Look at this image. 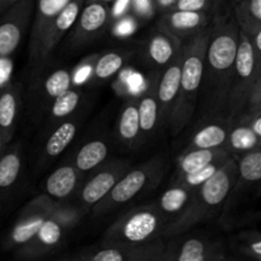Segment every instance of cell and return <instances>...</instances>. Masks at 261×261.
I'll return each instance as SVG.
<instances>
[{
  "label": "cell",
  "instance_id": "cell-1",
  "mask_svg": "<svg viewBox=\"0 0 261 261\" xmlns=\"http://www.w3.org/2000/svg\"><path fill=\"white\" fill-rule=\"evenodd\" d=\"M239 23L234 17L217 18L211 27L203 81L204 110L208 115L226 112L232 74L240 42Z\"/></svg>",
  "mask_w": 261,
  "mask_h": 261
},
{
  "label": "cell",
  "instance_id": "cell-2",
  "mask_svg": "<svg viewBox=\"0 0 261 261\" xmlns=\"http://www.w3.org/2000/svg\"><path fill=\"white\" fill-rule=\"evenodd\" d=\"M239 178V162L232 155L223 163L218 172L209 178L194 193L193 199L184 212L168 222L163 233L166 237H175L190 231L196 224L208 222L221 211L223 204L236 188Z\"/></svg>",
  "mask_w": 261,
  "mask_h": 261
},
{
  "label": "cell",
  "instance_id": "cell-3",
  "mask_svg": "<svg viewBox=\"0 0 261 261\" xmlns=\"http://www.w3.org/2000/svg\"><path fill=\"white\" fill-rule=\"evenodd\" d=\"M209 36H211V27L203 31L200 35L184 42L180 94L168 124L173 135H177L185 129L186 125L193 119V115L196 110L199 94L203 87Z\"/></svg>",
  "mask_w": 261,
  "mask_h": 261
},
{
  "label": "cell",
  "instance_id": "cell-4",
  "mask_svg": "<svg viewBox=\"0 0 261 261\" xmlns=\"http://www.w3.org/2000/svg\"><path fill=\"white\" fill-rule=\"evenodd\" d=\"M166 171L167 160L162 153L129 170L115 188L93 206V216H106L129 204L139 195L154 190L162 181Z\"/></svg>",
  "mask_w": 261,
  "mask_h": 261
},
{
  "label": "cell",
  "instance_id": "cell-5",
  "mask_svg": "<svg viewBox=\"0 0 261 261\" xmlns=\"http://www.w3.org/2000/svg\"><path fill=\"white\" fill-rule=\"evenodd\" d=\"M170 219L157 204L135 206L114 222L105 232L102 242L112 244H147L163 239Z\"/></svg>",
  "mask_w": 261,
  "mask_h": 261
},
{
  "label": "cell",
  "instance_id": "cell-6",
  "mask_svg": "<svg viewBox=\"0 0 261 261\" xmlns=\"http://www.w3.org/2000/svg\"><path fill=\"white\" fill-rule=\"evenodd\" d=\"M81 219V208L68 206L61 201L58 211L42 224L40 231L28 242L14 250L20 260H37L48 256L60 249L68 232Z\"/></svg>",
  "mask_w": 261,
  "mask_h": 261
},
{
  "label": "cell",
  "instance_id": "cell-7",
  "mask_svg": "<svg viewBox=\"0 0 261 261\" xmlns=\"http://www.w3.org/2000/svg\"><path fill=\"white\" fill-rule=\"evenodd\" d=\"M257 78L259 66L251 38L244 31H240L239 51L226 105L227 117L234 120L246 112Z\"/></svg>",
  "mask_w": 261,
  "mask_h": 261
},
{
  "label": "cell",
  "instance_id": "cell-8",
  "mask_svg": "<svg viewBox=\"0 0 261 261\" xmlns=\"http://www.w3.org/2000/svg\"><path fill=\"white\" fill-rule=\"evenodd\" d=\"M73 87V69L59 66L51 70H42L33 74L32 82L27 89L28 114L32 121L38 122L45 117L53 102L60 94Z\"/></svg>",
  "mask_w": 261,
  "mask_h": 261
},
{
  "label": "cell",
  "instance_id": "cell-9",
  "mask_svg": "<svg viewBox=\"0 0 261 261\" xmlns=\"http://www.w3.org/2000/svg\"><path fill=\"white\" fill-rule=\"evenodd\" d=\"M60 204L61 201L55 200L45 193L28 201L3 239V250L14 251L30 241L40 231L42 224L58 211Z\"/></svg>",
  "mask_w": 261,
  "mask_h": 261
},
{
  "label": "cell",
  "instance_id": "cell-10",
  "mask_svg": "<svg viewBox=\"0 0 261 261\" xmlns=\"http://www.w3.org/2000/svg\"><path fill=\"white\" fill-rule=\"evenodd\" d=\"M165 247L163 239L138 245L99 241L64 259L73 261H163Z\"/></svg>",
  "mask_w": 261,
  "mask_h": 261
},
{
  "label": "cell",
  "instance_id": "cell-11",
  "mask_svg": "<svg viewBox=\"0 0 261 261\" xmlns=\"http://www.w3.org/2000/svg\"><path fill=\"white\" fill-rule=\"evenodd\" d=\"M84 4H86V0H71L64 8L63 12L43 31L37 42L28 47V68L33 74L47 66L60 41L73 28Z\"/></svg>",
  "mask_w": 261,
  "mask_h": 261
},
{
  "label": "cell",
  "instance_id": "cell-12",
  "mask_svg": "<svg viewBox=\"0 0 261 261\" xmlns=\"http://www.w3.org/2000/svg\"><path fill=\"white\" fill-rule=\"evenodd\" d=\"M130 161L116 158L106 161L103 165L92 171V175L88 180L82 184L81 189L76 193L81 209L93 208L96 204H98L124 177L125 173L130 170Z\"/></svg>",
  "mask_w": 261,
  "mask_h": 261
},
{
  "label": "cell",
  "instance_id": "cell-13",
  "mask_svg": "<svg viewBox=\"0 0 261 261\" xmlns=\"http://www.w3.org/2000/svg\"><path fill=\"white\" fill-rule=\"evenodd\" d=\"M112 18V9L107 3H86L71 28V47L83 48L101 38L111 25Z\"/></svg>",
  "mask_w": 261,
  "mask_h": 261
},
{
  "label": "cell",
  "instance_id": "cell-14",
  "mask_svg": "<svg viewBox=\"0 0 261 261\" xmlns=\"http://www.w3.org/2000/svg\"><path fill=\"white\" fill-rule=\"evenodd\" d=\"M36 0H19L0 15V58L19 47L33 19Z\"/></svg>",
  "mask_w": 261,
  "mask_h": 261
},
{
  "label": "cell",
  "instance_id": "cell-15",
  "mask_svg": "<svg viewBox=\"0 0 261 261\" xmlns=\"http://www.w3.org/2000/svg\"><path fill=\"white\" fill-rule=\"evenodd\" d=\"M226 249L219 241L200 237H186L166 244L163 261H219L226 260Z\"/></svg>",
  "mask_w": 261,
  "mask_h": 261
},
{
  "label": "cell",
  "instance_id": "cell-16",
  "mask_svg": "<svg viewBox=\"0 0 261 261\" xmlns=\"http://www.w3.org/2000/svg\"><path fill=\"white\" fill-rule=\"evenodd\" d=\"M24 171V153L19 142L8 144L0 157V216L17 191Z\"/></svg>",
  "mask_w": 261,
  "mask_h": 261
},
{
  "label": "cell",
  "instance_id": "cell-17",
  "mask_svg": "<svg viewBox=\"0 0 261 261\" xmlns=\"http://www.w3.org/2000/svg\"><path fill=\"white\" fill-rule=\"evenodd\" d=\"M82 122H83V115L78 111L73 116L63 120L58 125L47 130V135L43 140L40 154H38L37 168L45 167L48 163L53 162L71 144L78 134Z\"/></svg>",
  "mask_w": 261,
  "mask_h": 261
},
{
  "label": "cell",
  "instance_id": "cell-18",
  "mask_svg": "<svg viewBox=\"0 0 261 261\" xmlns=\"http://www.w3.org/2000/svg\"><path fill=\"white\" fill-rule=\"evenodd\" d=\"M209 14L206 12L171 9L161 13L157 25L161 30L175 36L182 42L200 35L208 28Z\"/></svg>",
  "mask_w": 261,
  "mask_h": 261
},
{
  "label": "cell",
  "instance_id": "cell-19",
  "mask_svg": "<svg viewBox=\"0 0 261 261\" xmlns=\"http://www.w3.org/2000/svg\"><path fill=\"white\" fill-rule=\"evenodd\" d=\"M184 42L166 31L157 28L144 42V59L155 71H162L181 55Z\"/></svg>",
  "mask_w": 261,
  "mask_h": 261
},
{
  "label": "cell",
  "instance_id": "cell-20",
  "mask_svg": "<svg viewBox=\"0 0 261 261\" xmlns=\"http://www.w3.org/2000/svg\"><path fill=\"white\" fill-rule=\"evenodd\" d=\"M181 73H182V53L166 69L158 73L157 96L161 112V127L170 124L180 94Z\"/></svg>",
  "mask_w": 261,
  "mask_h": 261
},
{
  "label": "cell",
  "instance_id": "cell-21",
  "mask_svg": "<svg viewBox=\"0 0 261 261\" xmlns=\"http://www.w3.org/2000/svg\"><path fill=\"white\" fill-rule=\"evenodd\" d=\"M23 106V87L19 82H10L0 89V134L10 144L17 132Z\"/></svg>",
  "mask_w": 261,
  "mask_h": 261
},
{
  "label": "cell",
  "instance_id": "cell-22",
  "mask_svg": "<svg viewBox=\"0 0 261 261\" xmlns=\"http://www.w3.org/2000/svg\"><path fill=\"white\" fill-rule=\"evenodd\" d=\"M158 73L160 71H155L148 79L147 87L138 97V109H139L143 140H149L161 127V112L157 96Z\"/></svg>",
  "mask_w": 261,
  "mask_h": 261
},
{
  "label": "cell",
  "instance_id": "cell-23",
  "mask_svg": "<svg viewBox=\"0 0 261 261\" xmlns=\"http://www.w3.org/2000/svg\"><path fill=\"white\" fill-rule=\"evenodd\" d=\"M83 172L73 162L65 163L50 173L45 181V194L58 201H65L78 193L83 184Z\"/></svg>",
  "mask_w": 261,
  "mask_h": 261
},
{
  "label": "cell",
  "instance_id": "cell-24",
  "mask_svg": "<svg viewBox=\"0 0 261 261\" xmlns=\"http://www.w3.org/2000/svg\"><path fill=\"white\" fill-rule=\"evenodd\" d=\"M116 135L119 142L127 148H135L143 142L138 97H130L122 105L117 119Z\"/></svg>",
  "mask_w": 261,
  "mask_h": 261
},
{
  "label": "cell",
  "instance_id": "cell-25",
  "mask_svg": "<svg viewBox=\"0 0 261 261\" xmlns=\"http://www.w3.org/2000/svg\"><path fill=\"white\" fill-rule=\"evenodd\" d=\"M233 120L223 117L221 120H213L201 125L184 150L193 149H213V148H226L227 138Z\"/></svg>",
  "mask_w": 261,
  "mask_h": 261
},
{
  "label": "cell",
  "instance_id": "cell-26",
  "mask_svg": "<svg viewBox=\"0 0 261 261\" xmlns=\"http://www.w3.org/2000/svg\"><path fill=\"white\" fill-rule=\"evenodd\" d=\"M84 99V92L82 87L73 86L58 97L53 105L50 106L48 111L46 112L43 121H45L46 129L50 130L59 122L68 117L73 116L75 112L79 111L81 105Z\"/></svg>",
  "mask_w": 261,
  "mask_h": 261
},
{
  "label": "cell",
  "instance_id": "cell-27",
  "mask_svg": "<svg viewBox=\"0 0 261 261\" xmlns=\"http://www.w3.org/2000/svg\"><path fill=\"white\" fill-rule=\"evenodd\" d=\"M133 55L134 53L130 48H115L99 54L94 65L91 84H102L111 81L125 68Z\"/></svg>",
  "mask_w": 261,
  "mask_h": 261
},
{
  "label": "cell",
  "instance_id": "cell-28",
  "mask_svg": "<svg viewBox=\"0 0 261 261\" xmlns=\"http://www.w3.org/2000/svg\"><path fill=\"white\" fill-rule=\"evenodd\" d=\"M229 155L232 154L226 148L182 150L176 161V170L173 177L196 172L213 161L221 157H229Z\"/></svg>",
  "mask_w": 261,
  "mask_h": 261
},
{
  "label": "cell",
  "instance_id": "cell-29",
  "mask_svg": "<svg viewBox=\"0 0 261 261\" xmlns=\"http://www.w3.org/2000/svg\"><path fill=\"white\" fill-rule=\"evenodd\" d=\"M110 143L105 138H96L82 145L73 158V163L81 172H92L103 165L110 155Z\"/></svg>",
  "mask_w": 261,
  "mask_h": 261
},
{
  "label": "cell",
  "instance_id": "cell-30",
  "mask_svg": "<svg viewBox=\"0 0 261 261\" xmlns=\"http://www.w3.org/2000/svg\"><path fill=\"white\" fill-rule=\"evenodd\" d=\"M261 147V139L242 117L233 120L227 138L226 149L234 157Z\"/></svg>",
  "mask_w": 261,
  "mask_h": 261
},
{
  "label": "cell",
  "instance_id": "cell-31",
  "mask_svg": "<svg viewBox=\"0 0 261 261\" xmlns=\"http://www.w3.org/2000/svg\"><path fill=\"white\" fill-rule=\"evenodd\" d=\"M71 0H36L32 25H31L30 46L37 42L43 31L63 12Z\"/></svg>",
  "mask_w": 261,
  "mask_h": 261
},
{
  "label": "cell",
  "instance_id": "cell-32",
  "mask_svg": "<svg viewBox=\"0 0 261 261\" xmlns=\"http://www.w3.org/2000/svg\"><path fill=\"white\" fill-rule=\"evenodd\" d=\"M194 193L195 191L182 184L171 182L165 193L158 198V201L155 204L160 211L171 221L172 217L176 218L178 214L182 213L184 209L193 199Z\"/></svg>",
  "mask_w": 261,
  "mask_h": 261
},
{
  "label": "cell",
  "instance_id": "cell-33",
  "mask_svg": "<svg viewBox=\"0 0 261 261\" xmlns=\"http://www.w3.org/2000/svg\"><path fill=\"white\" fill-rule=\"evenodd\" d=\"M239 178L234 191L244 188L261 189V147L237 157Z\"/></svg>",
  "mask_w": 261,
  "mask_h": 261
},
{
  "label": "cell",
  "instance_id": "cell-34",
  "mask_svg": "<svg viewBox=\"0 0 261 261\" xmlns=\"http://www.w3.org/2000/svg\"><path fill=\"white\" fill-rule=\"evenodd\" d=\"M233 13L241 31L250 37L261 28V0H237Z\"/></svg>",
  "mask_w": 261,
  "mask_h": 261
},
{
  "label": "cell",
  "instance_id": "cell-35",
  "mask_svg": "<svg viewBox=\"0 0 261 261\" xmlns=\"http://www.w3.org/2000/svg\"><path fill=\"white\" fill-rule=\"evenodd\" d=\"M229 157H232V155H229ZM229 157L218 158V160L213 161V162L206 165L205 167L200 168V170L196 171V172L189 173V175L177 176V177H172L171 182L182 184V185L188 186V188L191 189V190L196 191L201 185H203V184H205L209 178L213 177V176L218 172L219 168L223 166V163L226 162Z\"/></svg>",
  "mask_w": 261,
  "mask_h": 261
},
{
  "label": "cell",
  "instance_id": "cell-36",
  "mask_svg": "<svg viewBox=\"0 0 261 261\" xmlns=\"http://www.w3.org/2000/svg\"><path fill=\"white\" fill-rule=\"evenodd\" d=\"M232 245L240 254L261 260V233L241 232L232 240Z\"/></svg>",
  "mask_w": 261,
  "mask_h": 261
},
{
  "label": "cell",
  "instance_id": "cell-37",
  "mask_svg": "<svg viewBox=\"0 0 261 261\" xmlns=\"http://www.w3.org/2000/svg\"><path fill=\"white\" fill-rule=\"evenodd\" d=\"M139 20V18L133 14L132 12L124 13L119 17L112 18L110 31L115 37H127L138 30Z\"/></svg>",
  "mask_w": 261,
  "mask_h": 261
},
{
  "label": "cell",
  "instance_id": "cell-38",
  "mask_svg": "<svg viewBox=\"0 0 261 261\" xmlns=\"http://www.w3.org/2000/svg\"><path fill=\"white\" fill-rule=\"evenodd\" d=\"M99 54H92L81 61L75 68H73V86H86L91 84L92 75H93L94 65L98 59Z\"/></svg>",
  "mask_w": 261,
  "mask_h": 261
},
{
  "label": "cell",
  "instance_id": "cell-39",
  "mask_svg": "<svg viewBox=\"0 0 261 261\" xmlns=\"http://www.w3.org/2000/svg\"><path fill=\"white\" fill-rule=\"evenodd\" d=\"M214 2L216 0H177L172 9L208 13L214 7Z\"/></svg>",
  "mask_w": 261,
  "mask_h": 261
},
{
  "label": "cell",
  "instance_id": "cell-40",
  "mask_svg": "<svg viewBox=\"0 0 261 261\" xmlns=\"http://www.w3.org/2000/svg\"><path fill=\"white\" fill-rule=\"evenodd\" d=\"M154 10V0H130V12L139 19H148Z\"/></svg>",
  "mask_w": 261,
  "mask_h": 261
},
{
  "label": "cell",
  "instance_id": "cell-41",
  "mask_svg": "<svg viewBox=\"0 0 261 261\" xmlns=\"http://www.w3.org/2000/svg\"><path fill=\"white\" fill-rule=\"evenodd\" d=\"M13 65L14 64H13L12 56L0 58V89H3L8 83L12 82Z\"/></svg>",
  "mask_w": 261,
  "mask_h": 261
},
{
  "label": "cell",
  "instance_id": "cell-42",
  "mask_svg": "<svg viewBox=\"0 0 261 261\" xmlns=\"http://www.w3.org/2000/svg\"><path fill=\"white\" fill-rule=\"evenodd\" d=\"M240 117H242V119L251 126V129L254 130L255 134L261 139V111L246 112V114L241 115Z\"/></svg>",
  "mask_w": 261,
  "mask_h": 261
},
{
  "label": "cell",
  "instance_id": "cell-43",
  "mask_svg": "<svg viewBox=\"0 0 261 261\" xmlns=\"http://www.w3.org/2000/svg\"><path fill=\"white\" fill-rule=\"evenodd\" d=\"M261 111V84L260 86L255 87L254 92L250 98L249 106H247L246 112H259ZM245 112V114H246Z\"/></svg>",
  "mask_w": 261,
  "mask_h": 261
},
{
  "label": "cell",
  "instance_id": "cell-44",
  "mask_svg": "<svg viewBox=\"0 0 261 261\" xmlns=\"http://www.w3.org/2000/svg\"><path fill=\"white\" fill-rule=\"evenodd\" d=\"M251 38L252 42V47H254L255 51V56H256V61H257V66H259V75L261 73V28L255 33Z\"/></svg>",
  "mask_w": 261,
  "mask_h": 261
},
{
  "label": "cell",
  "instance_id": "cell-45",
  "mask_svg": "<svg viewBox=\"0 0 261 261\" xmlns=\"http://www.w3.org/2000/svg\"><path fill=\"white\" fill-rule=\"evenodd\" d=\"M177 3V0H154V7H155V12L165 13L168 12L173 8V5Z\"/></svg>",
  "mask_w": 261,
  "mask_h": 261
},
{
  "label": "cell",
  "instance_id": "cell-46",
  "mask_svg": "<svg viewBox=\"0 0 261 261\" xmlns=\"http://www.w3.org/2000/svg\"><path fill=\"white\" fill-rule=\"evenodd\" d=\"M18 2H19V0H0V15Z\"/></svg>",
  "mask_w": 261,
  "mask_h": 261
},
{
  "label": "cell",
  "instance_id": "cell-47",
  "mask_svg": "<svg viewBox=\"0 0 261 261\" xmlns=\"http://www.w3.org/2000/svg\"><path fill=\"white\" fill-rule=\"evenodd\" d=\"M7 147H8V144L4 142V139H3L2 134H0V157H2V154H3V153H4V150L7 149Z\"/></svg>",
  "mask_w": 261,
  "mask_h": 261
},
{
  "label": "cell",
  "instance_id": "cell-48",
  "mask_svg": "<svg viewBox=\"0 0 261 261\" xmlns=\"http://www.w3.org/2000/svg\"><path fill=\"white\" fill-rule=\"evenodd\" d=\"M250 219H251V221H259V219H261V211L255 214H251V216H250Z\"/></svg>",
  "mask_w": 261,
  "mask_h": 261
},
{
  "label": "cell",
  "instance_id": "cell-49",
  "mask_svg": "<svg viewBox=\"0 0 261 261\" xmlns=\"http://www.w3.org/2000/svg\"><path fill=\"white\" fill-rule=\"evenodd\" d=\"M91 2H99V3H107V4H109V3H112V2H115V0H86V3H91Z\"/></svg>",
  "mask_w": 261,
  "mask_h": 261
},
{
  "label": "cell",
  "instance_id": "cell-50",
  "mask_svg": "<svg viewBox=\"0 0 261 261\" xmlns=\"http://www.w3.org/2000/svg\"><path fill=\"white\" fill-rule=\"evenodd\" d=\"M261 84V73H260V75H259V78H257V81H256V84H255V87H257V86H260ZM255 89V88H254ZM254 92V91H252Z\"/></svg>",
  "mask_w": 261,
  "mask_h": 261
}]
</instances>
